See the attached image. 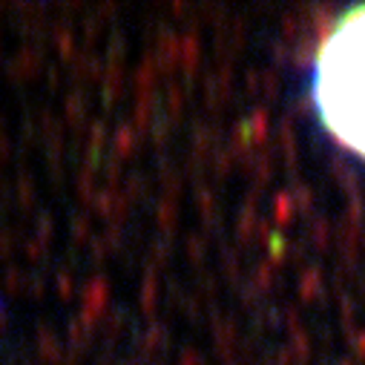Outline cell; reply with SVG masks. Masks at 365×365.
Masks as SVG:
<instances>
[{"mask_svg":"<svg viewBox=\"0 0 365 365\" xmlns=\"http://www.w3.org/2000/svg\"><path fill=\"white\" fill-rule=\"evenodd\" d=\"M311 101L328 135L365 161V6L348 9L322 38Z\"/></svg>","mask_w":365,"mask_h":365,"instance_id":"1","label":"cell"}]
</instances>
